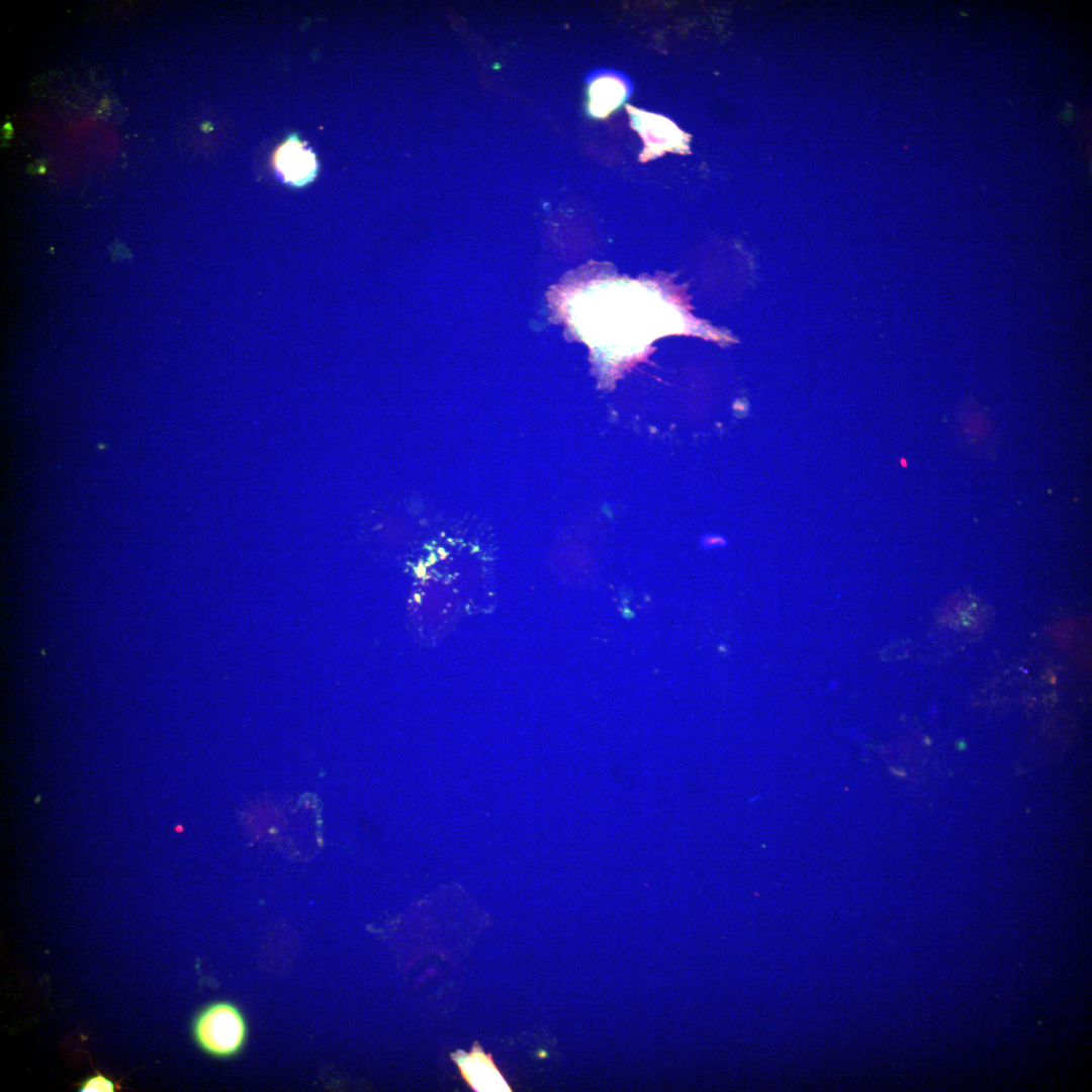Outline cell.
<instances>
[{
	"label": "cell",
	"mask_w": 1092,
	"mask_h": 1092,
	"mask_svg": "<svg viewBox=\"0 0 1092 1092\" xmlns=\"http://www.w3.org/2000/svg\"><path fill=\"white\" fill-rule=\"evenodd\" d=\"M633 121L653 154L684 147L681 132L664 117L638 111Z\"/></svg>",
	"instance_id": "cell-4"
},
{
	"label": "cell",
	"mask_w": 1092,
	"mask_h": 1092,
	"mask_svg": "<svg viewBox=\"0 0 1092 1092\" xmlns=\"http://www.w3.org/2000/svg\"><path fill=\"white\" fill-rule=\"evenodd\" d=\"M198 1045L210 1056L226 1058L245 1045L248 1027L241 1010L229 1002H216L204 1008L193 1026Z\"/></svg>",
	"instance_id": "cell-1"
},
{
	"label": "cell",
	"mask_w": 1092,
	"mask_h": 1092,
	"mask_svg": "<svg viewBox=\"0 0 1092 1092\" xmlns=\"http://www.w3.org/2000/svg\"><path fill=\"white\" fill-rule=\"evenodd\" d=\"M625 89L613 78L596 81L590 88V110L597 116H605L624 99Z\"/></svg>",
	"instance_id": "cell-5"
},
{
	"label": "cell",
	"mask_w": 1092,
	"mask_h": 1092,
	"mask_svg": "<svg viewBox=\"0 0 1092 1092\" xmlns=\"http://www.w3.org/2000/svg\"><path fill=\"white\" fill-rule=\"evenodd\" d=\"M116 1085L102 1074H96L87 1079L81 1086L82 1092H113Z\"/></svg>",
	"instance_id": "cell-6"
},
{
	"label": "cell",
	"mask_w": 1092,
	"mask_h": 1092,
	"mask_svg": "<svg viewBox=\"0 0 1092 1092\" xmlns=\"http://www.w3.org/2000/svg\"><path fill=\"white\" fill-rule=\"evenodd\" d=\"M461 1075L475 1091H511L510 1086L495 1067L490 1055L483 1053L475 1043L471 1053L458 1051L452 1055Z\"/></svg>",
	"instance_id": "cell-3"
},
{
	"label": "cell",
	"mask_w": 1092,
	"mask_h": 1092,
	"mask_svg": "<svg viewBox=\"0 0 1092 1092\" xmlns=\"http://www.w3.org/2000/svg\"><path fill=\"white\" fill-rule=\"evenodd\" d=\"M274 165L282 182L292 187L309 184L317 172L312 152L297 140H289L278 149Z\"/></svg>",
	"instance_id": "cell-2"
}]
</instances>
